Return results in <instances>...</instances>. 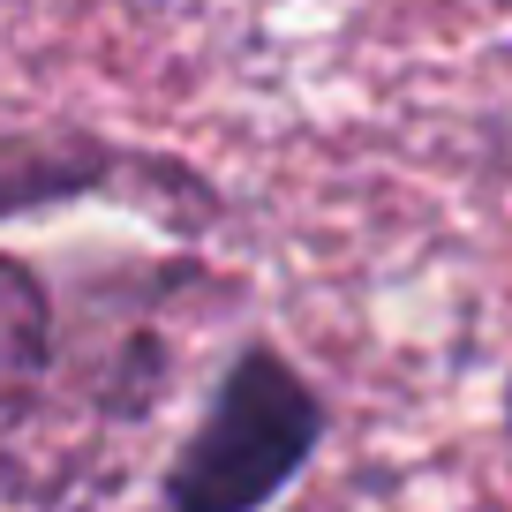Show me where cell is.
Listing matches in <instances>:
<instances>
[{"label": "cell", "mask_w": 512, "mask_h": 512, "mask_svg": "<svg viewBox=\"0 0 512 512\" xmlns=\"http://www.w3.org/2000/svg\"><path fill=\"white\" fill-rule=\"evenodd\" d=\"M317 437H324V400L279 354L249 347L226 369L204 430L174 460L159 512H264L309 467Z\"/></svg>", "instance_id": "obj_1"}]
</instances>
